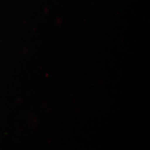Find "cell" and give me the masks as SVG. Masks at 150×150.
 <instances>
[]
</instances>
